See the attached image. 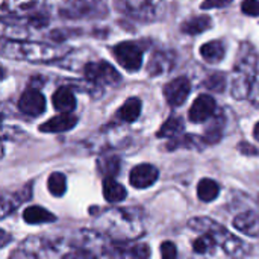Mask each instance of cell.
Wrapping results in <instances>:
<instances>
[{"mask_svg":"<svg viewBox=\"0 0 259 259\" xmlns=\"http://www.w3.org/2000/svg\"><path fill=\"white\" fill-rule=\"evenodd\" d=\"M241 11L247 15L259 17V0H244L241 3Z\"/></svg>","mask_w":259,"mask_h":259,"instance_id":"33","label":"cell"},{"mask_svg":"<svg viewBox=\"0 0 259 259\" xmlns=\"http://www.w3.org/2000/svg\"><path fill=\"white\" fill-rule=\"evenodd\" d=\"M234 226L247 237H259V214L255 211H244L234 219Z\"/></svg>","mask_w":259,"mask_h":259,"instance_id":"17","label":"cell"},{"mask_svg":"<svg viewBox=\"0 0 259 259\" xmlns=\"http://www.w3.org/2000/svg\"><path fill=\"white\" fill-rule=\"evenodd\" d=\"M238 149H246V150H243V153H247V155H256V153H258L256 149H255L253 146L247 144V143H241V144L238 146Z\"/></svg>","mask_w":259,"mask_h":259,"instance_id":"36","label":"cell"},{"mask_svg":"<svg viewBox=\"0 0 259 259\" xmlns=\"http://www.w3.org/2000/svg\"><path fill=\"white\" fill-rule=\"evenodd\" d=\"M212 26V20L208 15H196L191 17L190 20H187L185 23H182L181 30L187 35H199L206 32L209 27Z\"/></svg>","mask_w":259,"mask_h":259,"instance_id":"23","label":"cell"},{"mask_svg":"<svg viewBox=\"0 0 259 259\" xmlns=\"http://www.w3.org/2000/svg\"><path fill=\"white\" fill-rule=\"evenodd\" d=\"M115 255L123 258H149L150 249L147 244H131V246H115Z\"/></svg>","mask_w":259,"mask_h":259,"instance_id":"27","label":"cell"},{"mask_svg":"<svg viewBox=\"0 0 259 259\" xmlns=\"http://www.w3.org/2000/svg\"><path fill=\"white\" fill-rule=\"evenodd\" d=\"M77 124V117L73 115L71 112H59V115L47 120L39 126L41 132H49V134H59V132H67L73 129Z\"/></svg>","mask_w":259,"mask_h":259,"instance_id":"14","label":"cell"},{"mask_svg":"<svg viewBox=\"0 0 259 259\" xmlns=\"http://www.w3.org/2000/svg\"><path fill=\"white\" fill-rule=\"evenodd\" d=\"M53 106L58 112H73L76 108V97L71 88L61 87L52 97Z\"/></svg>","mask_w":259,"mask_h":259,"instance_id":"18","label":"cell"},{"mask_svg":"<svg viewBox=\"0 0 259 259\" xmlns=\"http://www.w3.org/2000/svg\"><path fill=\"white\" fill-rule=\"evenodd\" d=\"M258 62L259 56L256 49L247 41L241 42L237 53L235 67L231 74V93L234 99L243 100L249 97L256 79Z\"/></svg>","mask_w":259,"mask_h":259,"instance_id":"2","label":"cell"},{"mask_svg":"<svg viewBox=\"0 0 259 259\" xmlns=\"http://www.w3.org/2000/svg\"><path fill=\"white\" fill-rule=\"evenodd\" d=\"M120 9L140 21H155L162 17L164 0H117Z\"/></svg>","mask_w":259,"mask_h":259,"instance_id":"7","label":"cell"},{"mask_svg":"<svg viewBox=\"0 0 259 259\" xmlns=\"http://www.w3.org/2000/svg\"><path fill=\"white\" fill-rule=\"evenodd\" d=\"M99 170L100 173H103L106 178H114L118 175L120 168H121V164H120V159L114 155H106L103 158L99 159Z\"/></svg>","mask_w":259,"mask_h":259,"instance_id":"29","label":"cell"},{"mask_svg":"<svg viewBox=\"0 0 259 259\" xmlns=\"http://www.w3.org/2000/svg\"><path fill=\"white\" fill-rule=\"evenodd\" d=\"M67 52V47L49 42H29L8 38H3L2 42V55L5 58L27 62H52L65 56Z\"/></svg>","mask_w":259,"mask_h":259,"instance_id":"3","label":"cell"},{"mask_svg":"<svg viewBox=\"0 0 259 259\" xmlns=\"http://www.w3.org/2000/svg\"><path fill=\"white\" fill-rule=\"evenodd\" d=\"M23 220L29 225H44L55 222L56 215H53L42 206H29L23 211Z\"/></svg>","mask_w":259,"mask_h":259,"instance_id":"22","label":"cell"},{"mask_svg":"<svg viewBox=\"0 0 259 259\" xmlns=\"http://www.w3.org/2000/svg\"><path fill=\"white\" fill-rule=\"evenodd\" d=\"M232 0H203L202 9H214V8H225L231 5Z\"/></svg>","mask_w":259,"mask_h":259,"instance_id":"35","label":"cell"},{"mask_svg":"<svg viewBox=\"0 0 259 259\" xmlns=\"http://www.w3.org/2000/svg\"><path fill=\"white\" fill-rule=\"evenodd\" d=\"M175 67V55L170 52H156L149 64H147V71L150 76H161L168 71H171Z\"/></svg>","mask_w":259,"mask_h":259,"instance_id":"16","label":"cell"},{"mask_svg":"<svg viewBox=\"0 0 259 259\" xmlns=\"http://www.w3.org/2000/svg\"><path fill=\"white\" fill-rule=\"evenodd\" d=\"M253 138L259 141V121L255 124V127H253Z\"/></svg>","mask_w":259,"mask_h":259,"instance_id":"37","label":"cell"},{"mask_svg":"<svg viewBox=\"0 0 259 259\" xmlns=\"http://www.w3.org/2000/svg\"><path fill=\"white\" fill-rule=\"evenodd\" d=\"M217 241L212 235L203 234L193 243V250L199 255H212L215 252Z\"/></svg>","mask_w":259,"mask_h":259,"instance_id":"31","label":"cell"},{"mask_svg":"<svg viewBox=\"0 0 259 259\" xmlns=\"http://www.w3.org/2000/svg\"><path fill=\"white\" fill-rule=\"evenodd\" d=\"M124 131L111 124L102 129L99 132V138H94V147L96 149H111V147H115V146H120L123 144V140H124Z\"/></svg>","mask_w":259,"mask_h":259,"instance_id":"15","label":"cell"},{"mask_svg":"<svg viewBox=\"0 0 259 259\" xmlns=\"http://www.w3.org/2000/svg\"><path fill=\"white\" fill-rule=\"evenodd\" d=\"M74 247L68 246L64 240H46V238H36L30 237L27 238L20 250L14 256L21 258H65Z\"/></svg>","mask_w":259,"mask_h":259,"instance_id":"5","label":"cell"},{"mask_svg":"<svg viewBox=\"0 0 259 259\" xmlns=\"http://www.w3.org/2000/svg\"><path fill=\"white\" fill-rule=\"evenodd\" d=\"M220 193V185L212 179H202L197 185V196L202 202H212Z\"/></svg>","mask_w":259,"mask_h":259,"instance_id":"28","label":"cell"},{"mask_svg":"<svg viewBox=\"0 0 259 259\" xmlns=\"http://www.w3.org/2000/svg\"><path fill=\"white\" fill-rule=\"evenodd\" d=\"M188 226L193 231L212 235L217 244H220V247L229 256H244L250 253V246L246 241L240 240L238 237L231 234L225 226L215 223L214 220L208 217H194L188 222Z\"/></svg>","mask_w":259,"mask_h":259,"instance_id":"4","label":"cell"},{"mask_svg":"<svg viewBox=\"0 0 259 259\" xmlns=\"http://www.w3.org/2000/svg\"><path fill=\"white\" fill-rule=\"evenodd\" d=\"M2 247H5V244H6V241H8V235H6V232H2Z\"/></svg>","mask_w":259,"mask_h":259,"instance_id":"38","label":"cell"},{"mask_svg":"<svg viewBox=\"0 0 259 259\" xmlns=\"http://www.w3.org/2000/svg\"><path fill=\"white\" fill-rule=\"evenodd\" d=\"M191 93V82L188 77H176L165 83L164 87V97L171 108H179L182 106L187 99L190 97Z\"/></svg>","mask_w":259,"mask_h":259,"instance_id":"10","label":"cell"},{"mask_svg":"<svg viewBox=\"0 0 259 259\" xmlns=\"http://www.w3.org/2000/svg\"><path fill=\"white\" fill-rule=\"evenodd\" d=\"M126 196H127V191L121 184H118L112 178H105V181H103V197L106 199V202L117 203V202L124 200Z\"/></svg>","mask_w":259,"mask_h":259,"instance_id":"24","label":"cell"},{"mask_svg":"<svg viewBox=\"0 0 259 259\" xmlns=\"http://www.w3.org/2000/svg\"><path fill=\"white\" fill-rule=\"evenodd\" d=\"M226 55V47L222 39H212L200 47V56L208 64H219Z\"/></svg>","mask_w":259,"mask_h":259,"instance_id":"19","label":"cell"},{"mask_svg":"<svg viewBox=\"0 0 259 259\" xmlns=\"http://www.w3.org/2000/svg\"><path fill=\"white\" fill-rule=\"evenodd\" d=\"M215 109H217L215 100L208 94H200L191 105L188 118H190V121L197 123V124L205 123L215 115Z\"/></svg>","mask_w":259,"mask_h":259,"instance_id":"11","label":"cell"},{"mask_svg":"<svg viewBox=\"0 0 259 259\" xmlns=\"http://www.w3.org/2000/svg\"><path fill=\"white\" fill-rule=\"evenodd\" d=\"M29 197H30V187L27 185V187H24L21 191H18V193H11V194H8V193H5L3 196H2V212H0V217L2 219H5L8 214H11L21 202H24V200H29Z\"/></svg>","mask_w":259,"mask_h":259,"instance_id":"20","label":"cell"},{"mask_svg":"<svg viewBox=\"0 0 259 259\" xmlns=\"http://www.w3.org/2000/svg\"><path fill=\"white\" fill-rule=\"evenodd\" d=\"M97 228L117 243H129L144 234V223L140 209L114 208L97 219Z\"/></svg>","mask_w":259,"mask_h":259,"instance_id":"1","label":"cell"},{"mask_svg":"<svg viewBox=\"0 0 259 259\" xmlns=\"http://www.w3.org/2000/svg\"><path fill=\"white\" fill-rule=\"evenodd\" d=\"M184 132V121L181 117H170L168 120L164 121L161 129L158 131V138H176Z\"/></svg>","mask_w":259,"mask_h":259,"instance_id":"26","label":"cell"},{"mask_svg":"<svg viewBox=\"0 0 259 259\" xmlns=\"http://www.w3.org/2000/svg\"><path fill=\"white\" fill-rule=\"evenodd\" d=\"M223 131H225V117L222 114L214 115L212 117V121L209 123V126L205 131L203 141L206 144H215V143H219L222 140V137H223Z\"/></svg>","mask_w":259,"mask_h":259,"instance_id":"25","label":"cell"},{"mask_svg":"<svg viewBox=\"0 0 259 259\" xmlns=\"http://www.w3.org/2000/svg\"><path fill=\"white\" fill-rule=\"evenodd\" d=\"M85 79L91 83H96L99 87L108 85V87H117L121 83L120 73L106 61L99 62H90L83 67Z\"/></svg>","mask_w":259,"mask_h":259,"instance_id":"8","label":"cell"},{"mask_svg":"<svg viewBox=\"0 0 259 259\" xmlns=\"http://www.w3.org/2000/svg\"><path fill=\"white\" fill-rule=\"evenodd\" d=\"M226 85H228V79L223 73H214L205 80V87L214 93H223L226 90Z\"/></svg>","mask_w":259,"mask_h":259,"instance_id":"32","label":"cell"},{"mask_svg":"<svg viewBox=\"0 0 259 259\" xmlns=\"http://www.w3.org/2000/svg\"><path fill=\"white\" fill-rule=\"evenodd\" d=\"M47 188H49L50 194L55 197L64 196L67 191V178L64 176V173H59V171L52 173L47 181Z\"/></svg>","mask_w":259,"mask_h":259,"instance_id":"30","label":"cell"},{"mask_svg":"<svg viewBox=\"0 0 259 259\" xmlns=\"http://www.w3.org/2000/svg\"><path fill=\"white\" fill-rule=\"evenodd\" d=\"M117 62L127 71H138L143 67V49L134 41H124L114 47Z\"/></svg>","mask_w":259,"mask_h":259,"instance_id":"9","label":"cell"},{"mask_svg":"<svg viewBox=\"0 0 259 259\" xmlns=\"http://www.w3.org/2000/svg\"><path fill=\"white\" fill-rule=\"evenodd\" d=\"M18 109L29 117H38L46 111V99L35 88L26 90L18 100Z\"/></svg>","mask_w":259,"mask_h":259,"instance_id":"12","label":"cell"},{"mask_svg":"<svg viewBox=\"0 0 259 259\" xmlns=\"http://www.w3.org/2000/svg\"><path fill=\"white\" fill-rule=\"evenodd\" d=\"M74 249L83 252L88 258H100V256H114L115 246H111L105 235L96 231H79L74 243L71 244Z\"/></svg>","mask_w":259,"mask_h":259,"instance_id":"6","label":"cell"},{"mask_svg":"<svg viewBox=\"0 0 259 259\" xmlns=\"http://www.w3.org/2000/svg\"><path fill=\"white\" fill-rule=\"evenodd\" d=\"M161 256L164 259H175L178 256L176 246L171 241H164L161 244Z\"/></svg>","mask_w":259,"mask_h":259,"instance_id":"34","label":"cell"},{"mask_svg":"<svg viewBox=\"0 0 259 259\" xmlns=\"http://www.w3.org/2000/svg\"><path fill=\"white\" fill-rule=\"evenodd\" d=\"M159 178V171L155 165L152 164H140L137 167L132 168L129 181L132 184V187L138 188V190H144L152 187Z\"/></svg>","mask_w":259,"mask_h":259,"instance_id":"13","label":"cell"},{"mask_svg":"<svg viewBox=\"0 0 259 259\" xmlns=\"http://www.w3.org/2000/svg\"><path fill=\"white\" fill-rule=\"evenodd\" d=\"M141 109H143L141 100L138 97H131L117 111V118L121 120V121H124V123H132V121H135L140 117Z\"/></svg>","mask_w":259,"mask_h":259,"instance_id":"21","label":"cell"}]
</instances>
